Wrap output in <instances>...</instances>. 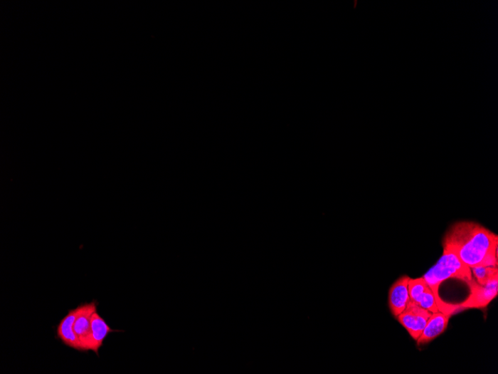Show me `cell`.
<instances>
[{
    "label": "cell",
    "instance_id": "obj_1",
    "mask_svg": "<svg viewBox=\"0 0 498 374\" xmlns=\"http://www.w3.org/2000/svg\"><path fill=\"white\" fill-rule=\"evenodd\" d=\"M497 236L482 225L461 222L446 232L443 245L453 249L460 260L470 269L478 267L497 248Z\"/></svg>",
    "mask_w": 498,
    "mask_h": 374
},
{
    "label": "cell",
    "instance_id": "obj_2",
    "mask_svg": "<svg viewBox=\"0 0 498 374\" xmlns=\"http://www.w3.org/2000/svg\"><path fill=\"white\" fill-rule=\"evenodd\" d=\"M443 249L442 257L423 278L435 296L440 313L450 316L459 310L458 305L446 303L442 300L439 294L440 286L450 278L462 280L467 284L474 278L471 269L460 260L452 249L445 245H443Z\"/></svg>",
    "mask_w": 498,
    "mask_h": 374
},
{
    "label": "cell",
    "instance_id": "obj_3",
    "mask_svg": "<svg viewBox=\"0 0 498 374\" xmlns=\"http://www.w3.org/2000/svg\"><path fill=\"white\" fill-rule=\"evenodd\" d=\"M432 314L430 311L410 300L406 309L396 318L416 341L422 335Z\"/></svg>",
    "mask_w": 498,
    "mask_h": 374
},
{
    "label": "cell",
    "instance_id": "obj_4",
    "mask_svg": "<svg viewBox=\"0 0 498 374\" xmlns=\"http://www.w3.org/2000/svg\"><path fill=\"white\" fill-rule=\"evenodd\" d=\"M468 285L471 291L470 297L458 304L459 309L485 308L497 297L498 276L489 280L484 286L480 285L474 279Z\"/></svg>",
    "mask_w": 498,
    "mask_h": 374
},
{
    "label": "cell",
    "instance_id": "obj_5",
    "mask_svg": "<svg viewBox=\"0 0 498 374\" xmlns=\"http://www.w3.org/2000/svg\"><path fill=\"white\" fill-rule=\"evenodd\" d=\"M98 302L92 301L91 303H83L80 307L74 323L73 329L80 348V352L90 351V323L91 317L97 311Z\"/></svg>",
    "mask_w": 498,
    "mask_h": 374
},
{
    "label": "cell",
    "instance_id": "obj_6",
    "mask_svg": "<svg viewBox=\"0 0 498 374\" xmlns=\"http://www.w3.org/2000/svg\"><path fill=\"white\" fill-rule=\"evenodd\" d=\"M409 279L408 276H401L388 291V308L395 318H397L406 309L410 300L408 291Z\"/></svg>",
    "mask_w": 498,
    "mask_h": 374
},
{
    "label": "cell",
    "instance_id": "obj_7",
    "mask_svg": "<svg viewBox=\"0 0 498 374\" xmlns=\"http://www.w3.org/2000/svg\"><path fill=\"white\" fill-rule=\"evenodd\" d=\"M90 350L95 352L99 356V350L103 346L107 337L114 333H124V331L113 330L97 311L92 314L90 323Z\"/></svg>",
    "mask_w": 498,
    "mask_h": 374
},
{
    "label": "cell",
    "instance_id": "obj_8",
    "mask_svg": "<svg viewBox=\"0 0 498 374\" xmlns=\"http://www.w3.org/2000/svg\"><path fill=\"white\" fill-rule=\"evenodd\" d=\"M79 311V306L69 310L68 315L60 321L57 327V338L65 346L80 352L79 341L77 340L73 329Z\"/></svg>",
    "mask_w": 498,
    "mask_h": 374
},
{
    "label": "cell",
    "instance_id": "obj_9",
    "mask_svg": "<svg viewBox=\"0 0 498 374\" xmlns=\"http://www.w3.org/2000/svg\"><path fill=\"white\" fill-rule=\"evenodd\" d=\"M449 316L442 313H433L421 336L416 341L418 346L427 344L445 332L447 329Z\"/></svg>",
    "mask_w": 498,
    "mask_h": 374
},
{
    "label": "cell",
    "instance_id": "obj_10",
    "mask_svg": "<svg viewBox=\"0 0 498 374\" xmlns=\"http://www.w3.org/2000/svg\"><path fill=\"white\" fill-rule=\"evenodd\" d=\"M414 302L422 308L430 311L431 313H440L437 301H435V296L430 287H428Z\"/></svg>",
    "mask_w": 498,
    "mask_h": 374
},
{
    "label": "cell",
    "instance_id": "obj_11",
    "mask_svg": "<svg viewBox=\"0 0 498 374\" xmlns=\"http://www.w3.org/2000/svg\"><path fill=\"white\" fill-rule=\"evenodd\" d=\"M471 270L476 277L477 283L482 286L486 285L489 280L498 276L497 267L478 266Z\"/></svg>",
    "mask_w": 498,
    "mask_h": 374
},
{
    "label": "cell",
    "instance_id": "obj_12",
    "mask_svg": "<svg viewBox=\"0 0 498 374\" xmlns=\"http://www.w3.org/2000/svg\"><path fill=\"white\" fill-rule=\"evenodd\" d=\"M429 287L423 277L410 278L408 291L410 300L415 301Z\"/></svg>",
    "mask_w": 498,
    "mask_h": 374
}]
</instances>
